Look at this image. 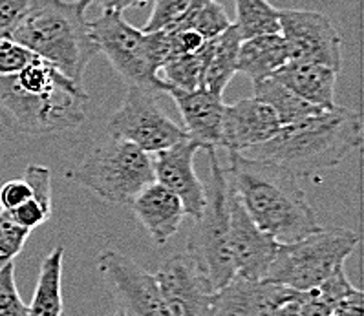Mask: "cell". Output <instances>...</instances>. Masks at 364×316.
<instances>
[{
    "label": "cell",
    "instance_id": "obj_1",
    "mask_svg": "<svg viewBox=\"0 0 364 316\" xmlns=\"http://www.w3.org/2000/svg\"><path fill=\"white\" fill-rule=\"evenodd\" d=\"M86 103L82 85L39 57L14 75H0V116L24 136L77 129L86 119Z\"/></svg>",
    "mask_w": 364,
    "mask_h": 316
},
{
    "label": "cell",
    "instance_id": "obj_2",
    "mask_svg": "<svg viewBox=\"0 0 364 316\" xmlns=\"http://www.w3.org/2000/svg\"><path fill=\"white\" fill-rule=\"evenodd\" d=\"M225 172L255 225L277 244H291L321 229L299 178L277 163L229 152Z\"/></svg>",
    "mask_w": 364,
    "mask_h": 316
},
{
    "label": "cell",
    "instance_id": "obj_3",
    "mask_svg": "<svg viewBox=\"0 0 364 316\" xmlns=\"http://www.w3.org/2000/svg\"><path fill=\"white\" fill-rule=\"evenodd\" d=\"M360 143L363 119L359 111L335 107L280 126L269 141L242 154L277 163L300 178L337 167Z\"/></svg>",
    "mask_w": 364,
    "mask_h": 316
},
{
    "label": "cell",
    "instance_id": "obj_4",
    "mask_svg": "<svg viewBox=\"0 0 364 316\" xmlns=\"http://www.w3.org/2000/svg\"><path fill=\"white\" fill-rule=\"evenodd\" d=\"M90 4L92 0H33L9 39L82 85L86 66L97 55L86 18Z\"/></svg>",
    "mask_w": 364,
    "mask_h": 316
},
{
    "label": "cell",
    "instance_id": "obj_5",
    "mask_svg": "<svg viewBox=\"0 0 364 316\" xmlns=\"http://www.w3.org/2000/svg\"><path fill=\"white\" fill-rule=\"evenodd\" d=\"M90 33L112 68L119 73L127 86H137L161 94L167 82L159 77L161 66L171 59L168 39L165 30L145 33L130 26L123 13L103 11V15L90 22Z\"/></svg>",
    "mask_w": 364,
    "mask_h": 316
},
{
    "label": "cell",
    "instance_id": "obj_6",
    "mask_svg": "<svg viewBox=\"0 0 364 316\" xmlns=\"http://www.w3.org/2000/svg\"><path fill=\"white\" fill-rule=\"evenodd\" d=\"M66 180L85 187L108 205L123 207L154 181V163L152 154L110 134L95 143L77 167L66 172Z\"/></svg>",
    "mask_w": 364,
    "mask_h": 316
},
{
    "label": "cell",
    "instance_id": "obj_7",
    "mask_svg": "<svg viewBox=\"0 0 364 316\" xmlns=\"http://www.w3.org/2000/svg\"><path fill=\"white\" fill-rule=\"evenodd\" d=\"M359 244L350 229H318L291 244H279L264 282L308 293L344 271V261Z\"/></svg>",
    "mask_w": 364,
    "mask_h": 316
},
{
    "label": "cell",
    "instance_id": "obj_8",
    "mask_svg": "<svg viewBox=\"0 0 364 316\" xmlns=\"http://www.w3.org/2000/svg\"><path fill=\"white\" fill-rule=\"evenodd\" d=\"M207 152L209 175L205 181V205L194 219L185 254L196 263L209 285L218 290L235 278L229 254V180L228 172L218 163L216 150Z\"/></svg>",
    "mask_w": 364,
    "mask_h": 316
},
{
    "label": "cell",
    "instance_id": "obj_9",
    "mask_svg": "<svg viewBox=\"0 0 364 316\" xmlns=\"http://www.w3.org/2000/svg\"><path fill=\"white\" fill-rule=\"evenodd\" d=\"M156 95L152 90L129 86L123 103L108 121L112 136L127 139L146 154H158L183 141L187 134L161 110Z\"/></svg>",
    "mask_w": 364,
    "mask_h": 316
},
{
    "label": "cell",
    "instance_id": "obj_10",
    "mask_svg": "<svg viewBox=\"0 0 364 316\" xmlns=\"http://www.w3.org/2000/svg\"><path fill=\"white\" fill-rule=\"evenodd\" d=\"M97 271L127 316H174L154 274L123 252H99Z\"/></svg>",
    "mask_w": 364,
    "mask_h": 316
},
{
    "label": "cell",
    "instance_id": "obj_11",
    "mask_svg": "<svg viewBox=\"0 0 364 316\" xmlns=\"http://www.w3.org/2000/svg\"><path fill=\"white\" fill-rule=\"evenodd\" d=\"M280 35L289 60H309L330 66L343 65V40L324 13L308 9H279Z\"/></svg>",
    "mask_w": 364,
    "mask_h": 316
},
{
    "label": "cell",
    "instance_id": "obj_12",
    "mask_svg": "<svg viewBox=\"0 0 364 316\" xmlns=\"http://www.w3.org/2000/svg\"><path fill=\"white\" fill-rule=\"evenodd\" d=\"M154 276L174 316H215L216 290L185 252L165 258Z\"/></svg>",
    "mask_w": 364,
    "mask_h": 316
},
{
    "label": "cell",
    "instance_id": "obj_13",
    "mask_svg": "<svg viewBox=\"0 0 364 316\" xmlns=\"http://www.w3.org/2000/svg\"><path fill=\"white\" fill-rule=\"evenodd\" d=\"M279 244L262 232L229 185V254L235 276L264 282Z\"/></svg>",
    "mask_w": 364,
    "mask_h": 316
},
{
    "label": "cell",
    "instance_id": "obj_14",
    "mask_svg": "<svg viewBox=\"0 0 364 316\" xmlns=\"http://www.w3.org/2000/svg\"><path fill=\"white\" fill-rule=\"evenodd\" d=\"M198 150H202L200 145L185 137L183 141L152 154L154 181L180 197L187 216H193L194 219L202 214L205 205V183L194 170V156Z\"/></svg>",
    "mask_w": 364,
    "mask_h": 316
},
{
    "label": "cell",
    "instance_id": "obj_15",
    "mask_svg": "<svg viewBox=\"0 0 364 316\" xmlns=\"http://www.w3.org/2000/svg\"><path fill=\"white\" fill-rule=\"evenodd\" d=\"M279 130L280 123L271 107L257 97L240 99L232 104H225L220 148L242 154L245 150L269 141Z\"/></svg>",
    "mask_w": 364,
    "mask_h": 316
},
{
    "label": "cell",
    "instance_id": "obj_16",
    "mask_svg": "<svg viewBox=\"0 0 364 316\" xmlns=\"http://www.w3.org/2000/svg\"><path fill=\"white\" fill-rule=\"evenodd\" d=\"M180 110L185 123V134L202 150H216L222 143V121L225 103L223 95L205 88L187 92L167 85L165 92Z\"/></svg>",
    "mask_w": 364,
    "mask_h": 316
},
{
    "label": "cell",
    "instance_id": "obj_17",
    "mask_svg": "<svg viewBox=\"0 0 364 316\" xmlns=\"http://www.w3.org/2000/svg\"><path fill=\"white\" fill-rule=\"evenodd\" d=\"M300 293L271 282H251L235 276L216 290L215 316H269Z\"/></svg>",
    "mask_w": 364,
    "mask_h": 316
},
{
    "label": "cell",
    "instance_id": "obj_18",
    "mask_svg": "<svg viewBox=\"0 0 364 316\" xmlns=\"http://www.w3.org/2000/svg\"><path fill=\"white\" fill-rule=\"evenodd\" d=\"M130 209L137 222L141 223L143 229L158 245L167 244L180 231L181 223L187 216L180 197L156 181L146 185L130 201Z\"/></svg>",
    "mask_w": 364,
    "mask_h": 316
},
{
    "label": "cell",
    "instance_id": "obj_19",
    "mask_svg": "<svg viewBox=\"0 0 364 316\" xmlns=\"http://www.w3.org/2000/svg\"><path fill=\"white\" fill-rule=\"evenodd\" d=\"M337 73L333 68L309 60H287L273 75L274 81L282 82L286 88L304 99L308 103L331 110L335 108V85Z\"/></svg>",
    "mask_w": 364,
    "mask_h": 316
},
{
    "label": "cell",
    "instance_id": "obj_20",
    "mask_svg": "<svg viewBox=\"0 0 364 316\" xmlns=\"http://www.w3.org/2000/svg\"><path fill=\"white\" fill-rule=\"evenodd\" d=\"M287 60H289V55H287L282 35H258L253 39L242 40L236 72L247 75L255 86L264 79L273 77L274 72L282 68Z\"/></svg>",
    "mask_w": 364,
    "mask_h": 316
},
{
    "label": "cell",
    "instance_id": "obj_21",
    "mask_svg": "<svg viewBox=\"0 0 364 316\" xmlns=\"http://www.w3.org/2000/svg\"><path fill=\"white\" fill-rule=\"evenodd\" d=\"M24 180L31 187V197L17 209L6 210L9 218L26 231H33L52 218V172L43 165H28Z\"/></svg>",
    "mask_w": 364,
    "mask_h": 316
},
{
    "label": "cell",
    "instance_id": "obj_22",
    "mask_svg": "<svg viewBox=\"0 0 364 316\" xmlns=\"http://www.w3.org/2000/svg\"><path fill=\"white\" fill-rule=\"evenodd\" d=\"M63 261L65 247L52 249L41 263L39 280L33 298L28 305V316H60L63 315Z\"/></svg>",
    "mask_w": 364,
    "mask_h": 316
},
{
    "label": "cell",
    "instance_id": "obj_23",
    "mask_svg": "<svg viewBox=\"0 0 364 316\" xmlns=\"http://www.w3.org/2000/svg\"><path fill=\"white\" fill-rule=\"evenodd\" d=\"M242 37L236 30L235 22L228 30L210 40V57L205 70L203 88L213 94L223 95L231 79L236 73V62H238V50H240Z\"/></svg>",
    "mask_w": 364,
    "mask_h": 316
},
{
    "label": "cell",
    "instance_id": "obj_24",
    "mask_svg": "<svg viewBox=\"0 0 364 316\" xmlns=\"http://www.w3.org/2000/svg\"><path fill=\"white\" fill-rule=\"evenodd\" d=\"M253 88V97L260 99L262 103H266L267 107H271V110L277 114V119H279L280 126L296 123V121H302L306 117L315 116V114L322 111V108L308 103L304 99H300L289 88H286L282 82L274 81L273 77L264 79L258 85H255Z\"/></svg>",
    "mask_w": 364,
    "mask_h": 316
},
{
    "label": "cell",
    "instance_id": "obj_25",
    "mask_svg": "<svg viewBox=\"0 0 364 316\" xmlns=\"http://www.w3.org/2000/svg\"><path fill=\"white\" fill-rule=\"evenodd\" d=\"M210 57V40L205 46L200 48L198 52L178 55L174 59L167 60L161 66L163 81L167 85L180 88V90L193 92L198 88H203V79H205V70L209 65Z\"/></svg>",
    "mask_w": 364,
    "mask_h": 316
},
{
    "label": "cell",
    "instance_id": "obj_26",
    "mask_svg": "<svg viewBox=\"0 0 364 316\" xmlns=\"http://www.w3.org/2000/svg\"><path fill=\"white\" fill-rule=\"evenodd\" d=\"M235 26L242 40L253 39L258 35L280 33L279 9L267 0H235Z\"/></svg>",
    "mask_w": 364,
    "mask_h": 316
},
{
    "label": "cell",
    "instance_id": "obj_27",
    "mask_svg": "<svg viewBox=\"0 0 364 316\" xmlns=\"http://www.w3.org/2000/svg\"><path fill=\"white\" fill-rule=\"evenodd\" d=\"M231 24V18L225 13V9L220 2H216V0H196V4L193 6L189 13L171 28L193 30L198 35H202L205 40H213L228 30Z\"/></svg>",
    "mask_w": 364,
    "mask_h": 316
},
{
    "label": "cell",
    "instance_id": "obj_28",
    "mask_svg": "<svg viewBox=\"0 0 364 316\" xmlns=\"http://www.w3.org/2000/svg\"><path fill=\"white\" fill-rule=\"evenodd\" d=\"M194 4L196 0H154V8L143 26V31L154 33L174 26L189 13Z\"/></svg>",
    "mask_w": 364,
    "mask_h": 316
},
{
    "label": "cell",
    "instance_id": "obj_29",
    "mask_svg": "<svg viewBox=\"0 0 364 316\" xmlns=\"http://www.w3.org/2000/svg\"><path fill=\"white\" fill-rule=\"evenodd\" d=\"M30 238V231L9 218L6 210H0V269L15 261Z\"/></svg>",
    "mask_w": 364,
    "mask_h": 316
},
{
    "label": "cell",
    "instance_id": "obj_30",
    "mask_svg": "<svg viewBox=\"0 0 364 316\" xmlns=\"http://www.w3.org/2000/svg\"><path fill=\"white\" fill-rule=\"evenodd\" d=\"M0 316H28V305L22 302L15 282V263L0 269Z\"/></svg>",
    "mask_w": 364,
    "mask_h": 316
},
{
    "label": "cell",
    "instance_id": "obj_31",
    "mask_svg": "<svg viewBox=\"0 0 364 316\" xmlns=\"http://www.w3.org/2000/svg\"><path fill=\"white\" fill-rule=\"evenodd\" d=\"M33 53L15 43L14 39H0V75H14L33 59Z\"/></svg>",
    "mask_w": 364,
    "mask_h": 316
},
{
    "label": "cell",
    "instance_id": "obj_32",
    "mask_svg": "<svg viewBox=\"0 0 364 316\" xmlns=\"http://www.w3.org/2000/svg\"><path fill=\"white\" fill-rule=\"evenodd\" d=\"M31 6L33 0H0V39L11 37Z\"/></svg>",
    "mask_w": 364,
    "mask_h": 316
},
{
    "label": "cell",
    "instance_id": "obj_33",
    "mask_svg": "<svg viewBox=\"0 0 364 316\" xmlns=\"http://www.w3.org/2000/svg\"><path fill=\"white\" fill-rule=\"evenodd\" d=\"M31 187L26 180H11L0 188V209L11 210L31 197Z\"/></svg>",
    "mask_w": 364,
    "mask_h": 316
},
{
    "label": "cell",
    "instance_id": "obj_34",
    "mask_svg": "<svg viewBox=\"0 0 364 316\" xmlns=\"http://www.w3.org/2000/svg\"><path fill=\"white\" fill-rule=\"evenodd\" d=\"M92 2H97L103 11H116V13H123L127 9L136 8V6L146 4L149 0H92Z\"/></svg>",
    "mask_w": 364,
    "mask_h": 316
},
{
    "label": "cell",
    "instance_id": "obj_35",
    "mask_svg": "<svg viewBox=\"0 0 364 316\" xmlns=\"http://www.w3.org/2000/svg\"><path fill=\"white\" fill-rule=\"evenodd\" d=\"M300 296H302V293H300ZM300 296L299 298L291 300V302L284 303L282 307H279L274 312H271L269 316H302V312H300Z\"/></svg>",
    "mask_w": 364,
    "mask_h": 316
},
{
    "label": "cell",
    "instance_id": "obj_36",
    "mask_svg": "<svg viewBox=\"0 0 364 316\" xmlns=\"http://www.w3.org/2000/svg\"><path fill=\"white\" fill-rule=\"evenodd\" d=\"M107 316H127V315H124L123 311H117V312H110V315H107Z\"/></svg>",
    "mask_w": 364,
    "mask_h": 316
}]
</instances>
